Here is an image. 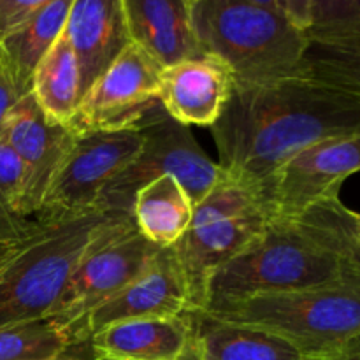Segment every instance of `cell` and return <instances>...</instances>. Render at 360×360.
I'll list each match as a JSON object with an SVG mask.
<instances>
[{"label": "cell", "instance_id": "28", "mask_svg": "<svg viewBox=\"0 0 360 360\" xmlns=\"http://www.w3.org/2000/svg\"><path fill=\"white\" fill-rule=\"evenodd\" d=\"M23 243H0V273L6 269L7 264L11 262L14 255L18 253V250L21 248Z\"/></svg>", "mask_w": 360, "mask_h": 360}, {"label": "cell", "instance_id": "6", "mask_svg": "<svg viewBox=\"0 0 360 360\" xmlns=\"http://www.w3.org/2000/svg\"><path fill=\"white\" fill-rule=\"evenodd\" d=\"M269 220L262 197L225 174L193 206L188 231L172 246L188 283L192 311L206 308L213 274L245 250Z\"/></svg>", "mask_w": 360, "mask_h": 360}, {"label": "cell", "instance_id": "30", "mask_svg": "<svg viewBox=\"0 0 360 360\" xmlns=\"http://www.w3.org/2000/svg\"><path fill=\"white\" fill-rule=\"evenodd\" d=\"M329 360H360V350L352 352V354H347V355H340V357H334Z\"/></svg>", "mask_w": 360, "mask_h": 360}, {"label": "cell", "instance_id": "12", "mask_svg": "<svg viewBox=\"0 0 360 360\" xmlns=\"http://www.w3.org/2000/svg\"><path fill=\"white\" fill-rule=\"evenodd\" d=\"M0 139L16 155L23 171L21 206L25 214L37 220L46 192L76 136L69 127L48 120L34 95L27 94L7 112Z\"/></svg>", "mask_w": 360, "mask_h": 360}, {"label": "cell", "instance_id": "3", "mask_svg": "<svg viewBox=\"0 0 360 360\" xmlns=\"http://www.w3.org/2000/svg\"><path fill=\"white\" fill-rule=\"evenodd\" d=\"M355 280L304 220L271 218L264 231L213 274L206 308L260 295L292 294ZM202 309V311H204Z\"/></svg>", "mask_w": 360, "mask_h": 360}, {"label": "cell", "instance_id": "1", "mask_svg": "<svg viewBox=\"0 0 360 360\" xmlns=\"http://www.w3.org/2000/svg\"><path fill=\"white\" fill-rule=\"evenodd\" d=\"M210 130L224 174L264 199L274 172L295 153L360 134V101L306 76L232 86Z\"/></svg>", "mask_w": 360, "mask_h": 360}, {"label": "cell", "instance_id": "26", "mask_svg": "<svg viewBox=\"0 0 360 360\" xmlns=\"http://www.w3.org/2000/svg\"><path fill=\"white\" fill-rule=\"evenodd\" d=\"M46 0H0V41L23 27Z\"/></svg>", "mask_w": 360, "mask_h": 360}, {"label": "cell", "instance_id": "22", "mask_svg": "<svg viewBox=\"0 0 360 360\" xmlns=\"http://www.w3.org/2000/svg\"><path fill=\"white\" fill-rule=\"evenodd\" d=\"M30 94L48 120L58 125H69L79 105L81 90L76 58L63 32L39 63Z\"/></svg>", "mask_w": 360, "mask_h": 360}, {"label": "cell", "instance_id": "5", "mask_svg": "<svg viewBox=\"0 0 360 360\" xmlns=\"http://www.w3.org/2000/svg\"><path fill=\"white\" fill-rule=\"evenodd\" d=\"M118 214L94 211L41 221L0 273V327L48 320L81 257Z\"/></svg>", "mask_w": 360, "mask_h": 360}, {"label": "cell", "instance_id": "11", "mask_svg": "<svg viewBox=\"0 0 360 360\" xmlns=\"http://www.w3.org/2000/svg\"><path fill=\"white\" fill-rule=\"evenodd\" d=\"M162 67L130 42L81 98L69 129L74 136L132 129L158 101Z\"/></svg>", "mask_w": 360, "mask_h": 360}, {"label": "cell", "instance_id": "20", "mask_svg": "<svg viewBox=\"0 0 360 360\" xmlns=\"http://www.w3.org/2000/svg\"><path fill=\"white\" fill-rule=\"evenodd\" d=\"M192 217V199L174 176H162L137 190L130 210L139 234L158 248L178 245L188 231Z\"/></svg>", "mask_w": 360, "mask_h": 360}, {"label": "cell", "instance_id": "16", "mask_svg": "<svg viewBox=\"0 0 360 360\" xmlns=\"http://www.w3.org/2000/svg\"><path fill=\"white\" fill-rule=\"evenodd\" d=\"M232 86L231 70L202 55L162 69L158 101L176 122L210 129L220 118Z\"/></svg>", "mask_w": 360, "mask_h": 360}, {"label": "cell", "instance_id": "2", "mask_svg": "<svg viewBox=\"0 0 360 360\" xmlns=\"http://www.w3.org/2000/svg\"><path fill=\"white\" fill-rule=\"evenodd\" d=\"M204 55L220 60L234 86L302 76L308 37L285 0H190Z\"/></svg>", "mask_w": 360, "mask_h": 360}, {"label": "cell", "instance_id": "18", "mask_svg": "<svg viewBox=\"0 0 360 360\" xmlns=\"http://www.w3.org/2000/svg\"><path fill=\"white\" fill-rule=\"evenodd\" d=\"M193 360H306L285 340L267 330L190 311Z\"/></svg>", "mask_w": 360, "mask_h": 360}, {"label": "cell", "instance_id": "10", "mask_svg": "<svg viewBox=\"0 0 360 360\" xmlns=\"http://www.w3.org/2000/svg\"><path fill=\"white\" fill-rule=\"evenodd\" d=\"M360 172V134L304 148L273 174L264 200L271 218L297 220L311 207L340 197L345 179Z\"/></svg>", "mask_w": 360, "mask_h": 360}, {"label": "cell", "instance_id": "8", "mask_svg": "<svg viewBox=\"0 0 360 360\" xmlns=\"http://www.w3.org/2000/svg\"><path fill=\"white\" fill-rule=\"evenodd\" d=\"M162 248L148 241L130 214H118L81 257L49 322L70 336L95 308L136 280Z\"/></svg>", "mask_w": 360, "mask_h": 360}, {"label": "cell", "instance_id": "9", "mask_svg": "<svg viewBox=\"0 0 360 360\" xmlns=\"http://www.w3.org/2000/svg\"><path fill=\"white\" fill-rule=\"evenodd\" d=\"M143 137L136 129L76 136L56 171L37 221L65 220L94 213L109 183L137 157Z\"/></svg>", "mask_w": 360, "mask_h": 360}, {"label": "cell", "instance_id": "4", "mask_svg": "<svg viewBox=\"0 0 360 360\" xmlns=\"http://www.w3.org/2000/svg\"><path fill=\"white\" fill-rule=\"evenodd\" d=\"M204 311L225 322L276 334L306 360H329L360 350L357 280L315 290L224 302Z\"/></svg>", "mask_w": 360, "mask_h": 360}, {"label": "cell", "instance_id": "23", "mask_svg": "<svg viewBox=\"0 0 360 360\" xmlns=\"http://www.w3.org/2000/svg\"><path fill=\"white\" fill-rule=\"evenodd\" d=\"M72 348L69 334L49 320L0 327V360H49Z\"/></svg>", "mask_w": 360, "mask_h": 360}, {"label": "cell", "instance_id": "25", "mask_svg": "<svg viewBox=\"0 0 360 360\" xmlns=\"http://www.w3.org/2000/svg\"><path fill=\"white\" fill-rule=\"evenodd\" d=\"M21 193V165L0 139V243H25L41 229V221L25 214Z\"/></svg>", "mask_w": 360, "mask_h": 360}, {"label": "cell", "instance_id": "15", "mask_svg": "<svg viewBox=\"0 0 360 360\" xmlns=\"http://www.w3.org/2000/svg\"><path fill=\"white\" fill-rule=\"evenodd\" d=\"M63 34L76 58L81 98L130 44L122 0H72Z\"/></svg>", "mask_w": 360, "mask_h": 360}, {"label": "cell", "instance_id": "31", "mask_svg": "<svg viewBox=\"0 0 360 360\" xmlns=\"http://www.w3.org/2000/svg\"><path fill=\"white\" fill-rule=\"evenodd\" d=\"M49 360H81V359H77L76 355H72L69 352V354H63V355H60V357H56V359H49Z\"/></svg>", "mask_w": 360, "mask_h": 360}, {"label": "cell", "instance_id": "24", "mask_svg": "<svg viewBox=\"0 0 360 360\" xmlns=\"http://www.w3.org/2000/svg\"><path fill=\"white\" fill-rule=\"evenodd\" d=\"M301 220L340 257L348 274L360 281V236L348 221L347 206L340 197L316 204Z\"/></svg>", "mask_w": 360, "mask_h": 360}, {"label": "cell", "instance_id": "17", "mask_svg": "<svg viewBox=\"0 0 360 360\" xmlns=\"http://www.w3.org/2000/svg\"><path fill=\"white\" fill-rule=\"evenodd\" d=\"M130 42L162 69L202 56L190 0H122Z\"/></svg>", "mask_w": 360, "mask_h": 360}, {"label": "cell", "instance_id": "27", "mask_svg": "<svg viewBox=\"0 0 360 360\" xmlns=\"http://www.w3.org/2000/svg\"><path fill=\"white\" fill-rule=\"evenodd\" d=\"M18 98L20 97H18L16 91H14V86L11 84L6 70H4L2 65H0V132H2V127H4V122H6L7 112H9L11 108L16 104Z\"/></svg>", "mask_w": 360, "mask_h": 360}, {"label": "cell", "instance_id": "19", "mask_svg": "<svg viewBox=\"0 0 360 360\" xmlns=\"http://www.w3.org/2000/svg\"><path fill=\"white\" fill-rule=\"evenodd\" d=\"M70 4L72 0H46L23 27L0 41V65L20 98L30 94L39 63L63 32Z\"/></svg>", "mask_w": 360, "mask_h": 360}, {"label": "cell", "instance_id": "14", "mask_svg": "<svg viewBox=\"0 0 360 360\" xmlns=\"http://www.w3.org/2000/svg\"><path fill=\"white\" fill-rule=\"evenodd\" d=\"M192 313L111 323L88 338L94 360H193Z\"/></svg>", "mask_w": 360, "mask_h": 360}, {"label": "cell", "instance_id": "29", "mask_svg": "<svg viewBox=\"0 0 360 360\" xmlns=\"http://www.w3.org/2000/svg\"><path fill=\"white\" fill-rule=\"evenodd\" d=\"M347 218L348 221H350L352 227L355 229V232L360 236V213H357V211L350 210V207L347 206Z\"/></svg>", "mask_w": 360, "mask_h": 360}, {"label": "cell", "instance_id": "21", "mask_svg": "<svg viewBox=\"0 0 360 360\" xmlns=\"http://www.w3.org/2000/svg\"><path fill=\"white\" fill-rule=\"evenodd\" d=\"M302 76L360 101V21L308 37Z\"/></svg>", "mask_w": 360, "mask_h": 360}, {"label": "cell", "instance_id": "13", "mask_svg": "<svg viewBox=\"0 0 360 360\" xmlns=\"http://www.w3.org/2000/svg\"><path fill=\"white\" fill-rule=\"evenodd\" d=\"M192 311L190 290L172 248H162L153 262L118 294L95 308L77 327L74 345L79 347L91 334L127 320L174 316Z\"/></svg>", "mask_w": 360, "mask_h": 360}, {"label": "cell", "instance_id": "7", "mask_svg": "<svg viewBox=\"0 0 360 360\" xmlns=\"http://www.w3.org/2000/svg\"><path fill=\"white\" fill-rule=\"evenodd\" d=\"M134 129L143 137L139 153L104 190L101 211L130 214L137 190L162 176H174L195 206L224 178L218 162L207 157L192 129L169 116L160 101L143 112Z\"/></svg>", "mask_w": 360, "mask_h": 360}]
</instances>
